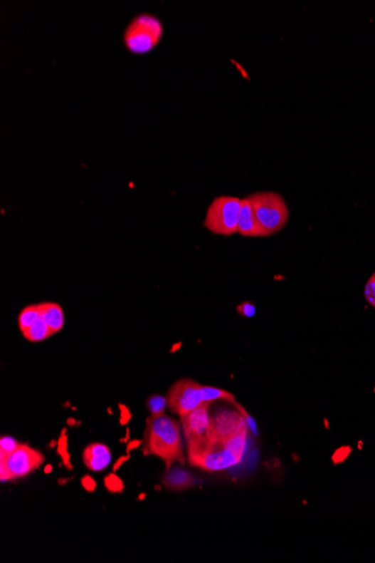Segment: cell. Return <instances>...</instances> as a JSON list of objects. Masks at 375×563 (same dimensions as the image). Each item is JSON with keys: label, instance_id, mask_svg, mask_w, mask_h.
Here are the masks:
<instances>
[{"label": "cell", "instance_id": "obj_1", "mask_svg": "<svg viewBox=\"0 0 375 563\" xmlns=\"http://www.w3.org/2000/svg\"><path fill=\"white\" fill-rule=\"evenodd\" d=\"M145 455L161 458L170 470L173 463H186L182 449L180 425L176 420L167 415L149 416L145 430Z\"/></svg>", "mask_w": 375, "mask_h": 563}, {"label": "cell", "instance_id": "obj_2", "mask_svg": "<svg viewBox=\"0 0 375 563\" xmlns=\"http://www.w3.org/2000/svg\"><path fill=\"white\" fill-rule=\"evenodd\" d=\"M163 25L152 14H139L124 32V44L131 53L147 54L161 42Z\"/></svg>", "mask_w": 375, "mask_h": 563}, {"label": "cell", "instance_id": "obj_3", "mask_svg": "<svg viewBox=\"0 0 375 563\" xmlns=\"http://www.w3.org/2000/svg\"><path fill=\"white\" fill-rule=\"evenodd\" d=\"M248 198L253 206L258 222L270 235L285 229L289 221V208L279 192H254Z\"/></svg>", "mask_w": 375, "mask_h": 563}, {"label": "cell", "instance_id": "obj_4", "mask_svg": "<svg viewBox=\"0 0 375 563\" xmlns=\"http://www.w3.org/2000/svg\"><path fill=\"white\" fill-rule=\"evenodd\" d=\"M241 206L242 200L237 197H217L208 207L204 221L205 229L221 237H232L238 233Z\"/></svg>", "mask_w": 375, "mask_h": 563}, {"label": "cell", "instance_id": "obj_5", "mask_svg": "<svg viewBox=\"0 0 375 563\" xmlns=\"http://www.w3.org/2000/svg\"><path fill=\"white\" fill-rule=\"evenodd\" d=\"M188 460L194 467L206 471H223L234 467L241 460L233 453L223 442L208 440L203 443L188 447Z\"/></svg>", "mask_w": 375, "mask_h": 563}, {"label": "cell", "instance_id": "obj_6", "mask_svg": "<svg viewBox=\"0 0 375 563\" xmlns=\"http://www.w3.org/2000/svg\"><path fill=\"white\" fill-rule=\"evenodd\" d=\"M237 408H219L211 415V438L217 441L226 442L235 436L248 432V414L242 406Z\"/></svg>", "mask_w": 375, "mask_h": 563}, {"label": "cell", "instance_id": "obj_7", "mask_svg": "<svg viewBox=\"0 0 375 563\" xmlns=\"http://www.w3.org/2000/svg\"><path fill=\"white\" fill-rule=\"evenodd\" d=\"M167 398L171 410L180 416H184L205 404L203 385L191 379H180L173 383Z\"/></svg>", "mask_w": 375, "mask_h": 563}, {"label": "cell", "instance_id": "obj_8", "mask_svg": "<svg viewBox=\"0 0 375 563\" xmlns=\"http://www.w3.org/2000/svg\"><path fill=\"white\" fill-rule=\"evenodd\" d=\"M211 403H205L192 412L181 416V424L184 428V438L188 442V447L203 443L211 440V414H209Z\"/></svg>", "mask_w": 375, "mask_h": 563}, {"label": "cell", "instance_id": "obj_9", "mask_svg": "<svg viewBox=\"0 0 375 563\" xmlns=\"http://www.w3.org/2000/svg\"><path fill=\"white\" fill-rule=\"evenodd\" d=\"M43 461L44 457L42 453L27 444H19V447L7 459L1 460V463H5L9 468L13 480L28 476L41 467Z\"/></svg>", "mask_w": 375, "mask_h": 563}, {"label": "cell", "instance_id": "obj_10", "mask_svg": "<svg viewBox=\"0 0 375 563\" xmlns=\"http://www.w3.org/2000/svg\"><path fill=\"white\" fill-rule=\"evenodd\" d=\"M238 234L244 237H269V232L258 222L253 206L248 198L242 200L238 216Z\"/></svg>", "mask_w": 375, "mask_h": 563}, {"label": "cell", "instance_id": "obj_11", "mask_svg": "<svg viewBox=\"0 0 375 563\" xmlns=\"http://www.w3.org/2000/svg\"><path fill=\"white\" fill-rule=\"evenodd\" d=\"M110 449L102 443L90 444L83 452V463L91 471H102L110 463Z\"/></svg>", "mask_w": 375, "mask_h": 563}, {"label": "cell", "instance_id": "obj_12", "mask_svg": "<svg viewBox=\"0 0 375 563\" xmlns=\"http://www.w3.org/2000/svg\"><path fill=\"white\" fill-rule=\"evenodd\" d=\"M40 305L41 317L46 321L52 332H60L64 326V313L61 306L52 301H44Z\"/></svg>", "mask_w": 375, "mask_h": 563}, {"label": "cell", "instance_id": "obj_13", "mask_svg": "<svg viewBox=\"0 0 375 563\" xmlns=\"http://www.w3.org/2000/svg\"><path fill=\"white\" fill-rule=\"evenodd\" d=\"M163 485L171 490H184L196 485V478L184 469L173 468L163 477Z\"/></svg>", "mask_w": 375, "mask_h": 563}, {"label": "cell", "instance_id": "obj_14", "mask_svg": "<svg viewBox=\"0 0 375 563\" xmlns=\"http://www.w3.org/2000/svg\"><path fill=\"white\" fill-rule=\"evenodd\" d=\"M23 334H24L25 339H27L30 342L36 343L46 340V339L52 336L54 333L52 332L51 329L48 326L46 321H43L42 317H41L38 321H35L34 324Z\"/></svg>", "mask_w": 375, "mask_h": 563}, {"label": "cell", "instance_id": "obj_15", "mask_svg": "<svg viewBox=\"0 0 375 563\" xmlns=\"http://www.w3.org/2000/svg\"><path fill=\"white\" fill-rule=\"evenodd\" d=\"M41 319L40 305L35 304V305L26 306L25 309H21L19 315V326L21 332H26L35 321H38Z\"/></svg>", "mask_w": 375, "mask_h": 563}, {"label": "cell", "instance_id": "obj_16", "mask_svg": "<svg viewBox=\"0 0 375 563\" xmlns=\"http://www.w3.org/2000/svg\"><path fill=\"white\" fill-rule=\"evenodd\" d=\"M203 396L205 403H211L215 401H229L231 404L236 403L232 393L217 388V387H211V386H203Z\"/></svg>", "mask_w": 375, "mask_h": 563}, {"label": "cell", "instance_id": "obj_17", "mask_svg": "<svg viewBox=\"0 0 375 563\" xmlns=\"http://www.w3.org/2000/svg\"><path fill=\"white\" fill-rule=\"evenodd\" d=\"M246 438H248V432L235 436V438H231L228 441L223 442L225 445H226L241 461H242L245 447H246Z\"/></svg>", "mask_w": 375, "mask_h": 563}, {"label": "cell", "instance_id": "obj_18", "mask_svg": "<svg viewBox=\"0 0 375 563\" xmlns=\"http://www.w3.org/2000/svg\"><path fill=\"white\" fill-rule=\"evenodd\" d=\"M167 405H168V398L160 396V395H153L147 401V408L151 413V416H159V415L164 414Z\"/></svg>", "mask_w": 375, "mask_h": 563}, {"label": "cell", "instance_id": "obj_19", "mask_svg": "<svg viewBox=\"0 0 375 563\" xmlns=\"http://www.w3.org/2000/svg\"><path fill=\"white\" fill-rule=\"evenodd\" d=\"M0 444H1V449H0V460L7 459V458L19 447V444L17 443L16 440H14L13 438H9V436H4V438H1Z\"/></svg>", "mask_w": 375, "mask_h": 563}, {"label": "cell", "instance_id": "obj_20", "mask_svg": "<svg viewBox=\"0 0 375 563\" xmlns=\"http://www.w3.org/2000/svg\"><path fill=\"white\" fill-rule=\"evenodd\" d=\"M105 486L110 490V492H124V482L122 479L116 475V473H110L108 476L105 478Z\"/></svg>", "mask_w": 375, "mask_h": 563}, {"label": "cell", "instance_id": "obj_21", "mask_svg": "<svg viewBox=\"0 0 375 563\" xmlns=\"http://www.w3.org/2000/svg\"><path fill=\"white\" fill-rule=\"evenodd\" d=\"M58 453L63 459L64 465H67L69 469H72L71 463H70V455L68 453V440L65 430H62L61 436H60L59 442H58Z\"/></svg>", "mask_w": 375, "mask_h": 563}, {"label": "cell", "instance_id": "obj_22", "mask_svg": "<svg viewBox=\"0 0 375 563\" xmlns=\"http://www.w3.org/2000/svg\"><path fill=\"white\" fill-rule=\"evenodd\" d=\"M364 296L367 303L370 304L375 309V272L371 276L370 279L367 280L364 288Z\"/></svg>", "mask_w": 375, "mask_h": 563}, {"label": "cell", "instance_id": "obj_23", "mask_svg": "<svg viewBox=\"0 0 375 563\" xmlns=\"http://www.w3.org/2000/svg\"><path fill=\"white\" fill-rule=\"evenodd\" d=\"M237 313L240 314L241 316L252 319L256 314L255 305L250 301H243L237 306Z\"/></svg>", "mask_w": 375, "mask_h": 563}, {"label": "cell", "instance_id": "obj_24", "mask_svg": "<svg viewBox=\"0 0 375 563\" xmlns=\"http://www.w3.org/2000/svg\"><path fill=\"white\" fill-rule=\"evenodd\" d=\"M81 484H83V488L87 490V492H95V489H96V481L93 480L90 476H85L81 480Z\"/></svg>", "mask_w": 375, "mask_h": 563}, {"label": "cell", "instance_id": "obj_25", "mask_svg": "<svg viewBox=\"0 0 375 563\" xmlns=\"http://www.w3.org/2000/svg\"><path fill=\"white\" fill-rule=\"evenodd\" d=\"M0 470H1V472H0V479H1L3 482H5V481L13 480L11 472H9V468H7V465H5V463H1V465H0Z\"/></svg>", "mask_w": 375, "mask_h": 563}, {"label": "cell", "instance_id": "obj_26", "mask_svg": "<svg viewBox=\"0 0 375 563\" xmlns=\"http://www.w3.org/2000/svg\"><path fill=\"white\" fill-rule=\"evenodd\" d=\"M120 410H122V418H120V424L122 425H126L127 424L128 420H131V414L128 413L127 408L126 407L120 406Z\"/></svg>", "mask_w": 375, "mask_h": 563}, {"label": "cell", "instance_id": "obj_27", "mask_svg": "<svg viewBox=\"0 0 375 563\" xmlns=\"http://www.w3.org/2000/svg\"><path fill=\"white\" fill-rule=\"evenodd\" d=\"M128 459H130V453H128L126 457L120 458V459H118L117 461L115 463L114 468H112V471H114V472L115 471H117L118 469H120V468L122 467V465H124V463H125Z\"/></svg>", "mask_w": 375, "mask_h": 563}, {"label": "cell", "instance_id": "obj_28", "mask_svg": "<svg viewBox=\"0 0 375 563\" xmlns=\"http://www.w3.org/2000/svg\"><path fill=\"white\" fill-rule=\"evenodd\" d=\"M142 442L139 441V440H134L132 441L131 443L128 444L127 445V453L132 451L133 449H136V448H139L141 445Z\"/></svg>", "mask_w": 375, "mask_h": 563}, {"label": "cell", "instance_id": "obj_29", "mask_svg": "<svg viewBox=\"0 0 375 563\" xmlns=\"http://www.w3.org/2000/svg\"><path fill=\"white\" fill-rule=\"evenodd\" d=\"M44 471H46V473L51 472V471H52V465H46V469H44Z\"/></svg>", "mask_w": 375, "mask_h": 563}, {"label": "cell", "instance_id": "obj_30", "mask_svg": "<svg viewBox=\"0 0 375 563\" xmlns=\"http://www.w3.org/2000/svg\"><path fill=\"white\" fill-rule=\"evenodd\" d=\"M126 434H127V435H126V438H122V440H120V442H126L127 441L128 438H130V430H128V428L126 430Z\"/></svg>", "mask_w": 375, "mask_h": 563}]
</instances>
